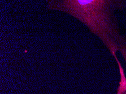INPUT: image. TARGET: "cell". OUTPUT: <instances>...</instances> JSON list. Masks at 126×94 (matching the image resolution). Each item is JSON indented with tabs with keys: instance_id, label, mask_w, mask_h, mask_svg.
<instances>
[{
	"instance_id": "1",
	"label": "cell",
	"mask_w": 126,
	"mask_h": 94,
	"mask_svg": "<svg viewBox=\"0 0 126 94\" xmlns=\"http://www.w3.org/2000/svg\"><path fill=\"white\" fill-rule=\"evenodd\" d=\"M49 3L81 20L118 61L117 42L122 34L114 13L125 8L126 0H49Z\"/></svg>"
},
{
	"instance_id": "2",
	"label": "cell",
	"mask_w": 126,
	"mask_h": 94,
	"mask_svg": "<svg viewBox=\"0 0 126 94\" xmlns=\"http://www.w3.org/2000/svg\"><path fill=\"white\" fill-rule=\"evenodd\" d=\"M118 52H120L126 63V36L121 35L117 43ZM123 94H126V90Z\"/></svg>"
}]
</instances>
